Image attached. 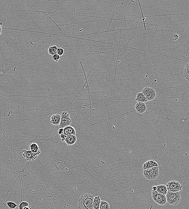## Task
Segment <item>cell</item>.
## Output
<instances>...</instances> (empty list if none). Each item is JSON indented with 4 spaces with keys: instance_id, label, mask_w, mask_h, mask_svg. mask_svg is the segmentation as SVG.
<instances>
[{
    "instance_id": "cell-4",
    "label": "cell",
    "mask_w": 189,
    "mask_h": 209,
    "mask_svg": "<svg viewBox=\"0 0 189 209\" xmlns=\"http://www.w3.org/2000/svg\"><path fill=\"white\" fill-rule=\"evenodd\" d=\"M152 200L160 206L166 204L167 202L166 195L158 193L156 191H152L151 192Z\"/></svg>"
},
{
    "instance_id": "cell-7",
    "label": "cell",
    "mask_w": 189,
    "mask_h": 209,
    "mask_svg": "<svg viewBox=\"0 0 189 209\" xmlns=\"http://www.w3.org/2000/svg\"><path fill=\"white\" fill-rule=\"evenodd\" d=\"M142 93L145 95L148 101L154 100L156 97V93L155 90L150 87H145L142 90Z\"/></svg>"
},
{
    "instance_id": "cell-10",
    "label": "cell",
    "mask_w": 189,
    "mask_h": 209,
    "mask_svg": "<svg viewBox=\"0 0 189 209\" xmlns=\"http://www.w3.org/2000/svg\"><path fill=\"white\" fill-rule=\"evenodd\" d=\"M77 138L76 135H66L65 142L68 145L71 146L75 143L77 142Z\"/></svg>"
},
{
    "instance_id": "cell-17",
    "label": "cell",
    "mask_w": 189,
    "mask_h": 209,
    "mask_svg": "<svg viewBox=\"0 0 189 209\" xmlns=\"http://www.w3.org/2000/svg\"><path fill=\"white\" fill-rule=\"evenodd\" d=\"M101 202V200L100 197H95L93 202V209H99Z\"/></svg>"
},
{
    "instance_id": "cell-5",
    "label": "cell",
    "mask_w": 189,
    "mask_h": 209,
    "mask_svg": "<svg viewBox=\"0 0 189 209\" xmlns=\"http://www.w3.org/2000/svg\"><path fill=\"white\" fill-rule=\"evenodd\" d=\"M61 123L59 126V128H64L68 126H71L72 120L70 118L69 113L67 111H63L61 115Z\"/></svg>"
},
{
    "instance_id": "cell-26",
    "label": "cell",
    "mask_w": 189,
    "mask_h": 209,
    "mask_svg": "<svg viewBox=\"0 0 189 209\" xmlns=\"http://www.w3.org/2000/svg\"><path fill=\"white\" fill-rule=\"evenodd\" d=\"M63 128H60L58 130V134L61 135L62 134H63Z\"/></svg>"
},
{
    "instance_id": "cell-18",
    "label": "cell",
    "mask_w": 189,
    "mask_h": 209,
    "mask_svg": "<svg viewBox=\"0 0 189 209\" xmlns=\"http://www.w3.org/2000/svg\"><path fill=\"white\" fill-rule=\"evenodd\" d=\"M184 77L189 82V62L186 64L184 72Z\"/></svg>"
},
{
    "instance_id": "cell-16",
    "label": "cell",
    "mask_w": 189,
    "mask_h": 209,
    "mask_svg": "<svg viewBox=\"0 0 189 209\" xmlns=\"http://www.w3.org/2000/svg\"><path fill=\"white\" fill-rule=\"evenodd\" d=\"M30 150L34 153H37L38 152H40L39 147L38 145L36 143H31L29 146Z\"/></svg>"
},
{
    "instance_id": "cell-20",
    "label": "cell",
    "mask_w": 189,
    "mask_h": 209,
    "mask_svg": "<svg viewBox=\"0 0 189 209\" xmlns=\"http://www.w3.org/2000/svg\"><path fill=\"white\" fill-rule=\"evenodd\" d=\"M110 206L109 204L105 201H101L99 209H109Z\"/></svg>"
},
{
    "instance_id": "cell-25",
    "label": "cell",
    "mask_w": 189,
    "mask_h": 209,
    "mask_svg": "<svg viewBox=\"0 0 189 209\" xmlns=\"http://www.w3.org/2000/svg\"><path fill=\"white\" fill-rule=\"evenodd\" d=\"M60 137L61 138L62 141L63 142L65 141V138L66 135L65 134H62L61 135H60Z\"/></svg>"
},
{
    "instance_id": "cell-23",
    "label": "cell",
    "mask_w": 189,
    "mask_h": 209,
    "mask_svg": "<svg viewBox=\"0 0 189 209\" xmlns=\"http://www.w3.org/2000/svg\"><path fill=\"white\" fill-rule=\"evenodd\" d=\"M64 52H65V51H64L63 48H58L57 53V54L59 55L60 56H63L64 54Z\"/></svg>"
},
{
    "instance_id": "cell-21",
    "label": "cell",
    "mask_w": 189,
    "mask_h": 209,
    "mask_svg": "<svg viewBox=\"0 0 189 209\" xmlns=\"http://www.w3.org/2000/svg\"><path fill=\"white\" fill-rule=\"evenodd\" d=\"M7 204L10 208L12 209H15L16 208L18 207V206H19L14 202H7Z\"/></svg>"
},
{
    "instance_id": "cell-27",
    "label": "cell",
    "mask_w": 189,
    "mask_h": 209,
    "mask_svg": "<svg viewBox=\"0 0 189 209\" xmlns=\"http://www.w3.org/2000/svg\"><path fill=\"white\" fill-rule=\"evenodd\" d=\"M2 23H0V35L1 34L2 31H3V29H2Z\"/></svg>"
},
{
    "instance_id": "cell-15",
    "label": "cell",
    "mask_w": 189,
    "mask_h": 209,
    "mask_svg": "<svg viewBox=\"0 0 189 209\" xmlns=\"http://www.w3.org/2000/svg\"><path fill=\"white\" fill-rule=\"evenodd\" d=\"M135 100L138 102H143V103H145L148 101L147 98L142 92L137 93Z\"/></svg>"
},
{
    "instance_id": "cell-9",
    "label": "cell",
    "mask_w": 189,
    "mask_h": 209,
    "mask_svg": "<svg viewBox=\"0 0 189 209\" xmlns=\"http://www.w3.org/2000/svg\"><path fill=\"white\" fill-rule=\"evenodd\" d=\"M135 108L138 113L143 114L147 111V107L144 103L138 102L135 105Z\"/></svg>"
},
{
    "instance_id": "cell-24",
    "label": "cell",
    "mask_w": 189,
    "mask_h": 209,
    "mask_svg": "<svg viewBox=\"0 0 189 209\" xmlns=\"http://www.w3.org/2000/svg\"><path fill=\"white\" fill-rule=\"evenodd\" d=\"M52 58L55 61L58 62L60 59V56L57 54L52 56Z\"/></svg>"
},
{
    "instance_id": "cell-12",
    "label": "cell",
    "mask_w": 189,
    "mask_h": 209,
    "mask_svg": "<svg viewBox=\"0 0 189 209\" xmlns=\"http://www.w3.org/2000/svg\"><path fill=\"white\" fill-rule=\"evenodd\" d=\"M61 115L59 114L53 115L51 117L50 122L54 126L59 125L61 123Z\"/></svg>"
},
{
    "instance_id": "cell-28",
    "label": "cell",
    "mask_w": 189,
    "mask_h": 209,
    "mask_svg": "<svg viewBox=\"0 0 189 209\" xmlns=\"http://www.w3.org/2000/svg\"><path fill=\"white\" fill-rule=\"evenodd\" d=\"M23 209H31V208L30 206L27 207H25Z\"/></svg>"
},
{
    "instance_id": "cell-14",
    "label": "cell",
    "mask_w": 189,
    "mask_h": 209,
    "mask_svg": "<svg viewBox=\"0 0 189 209\" xmlns=\"http://www.w3.org/2000/svg\"><path fill=\"white\" fill-rule=\"evenodd\" d=\"M156 192L158 193L161 194L163 195H166L167 192H168V190H167V187L166 185H157L156 186Z\"/></svg>"
},
{
    "instance_id": "cell-1",
    "label": "cell",
    "mask_w": 189,
    "mask_h": 209,
    "mask_svg": "<svg viewBox=\"0 0 189 209\" xmlns=\"http://www.w3.org/2000/svg\"><path fill=\"white\" fill-rule=\"evenodd\" d=\"M94 196L90 194H84L81 196L78 201L79 209H93Z\"/></svg>"
},
{
    "instance_id": "cell-19",
    "label": "cell",
    "mask_w": 189,
    "mask_h": 209,
    "mask_svg": "<svg viewBox=\"0 0 189 209\" xmlns=\"http://www.w3.org/2000/svg\"><path fill=\"white\" fill-rule=\"evenodd\" d=\"M58 48L56 45L51 46L48 49V53L50 55L57 54V53Z\"/></svg>"
},
{
    "instance_id": "cell-2",
    "label": "cell",
    "mask_w": 189,
    "mask_h": 209,
    "mask_svg": "<svg viewBox=\"0 0 189 209\" xmlns=\"http://www.w3.org/2000/svg\"><path fill=\"white\" fill-rule=\"evenodd\" d=\"M167 202L171 206H176L179 204L181 200L180 192H171L168 191L166 195Z\"/></svg>"
},
{
    "instance_id": "cell-8",
    "label": "cell",
    "mask_w": 189,
    "mask_h": 209,
    "mask_svg": "<svg viewBox=\"0 0 189 209\" xmlns=\"http://www.w3.org/2000/svg\"><path fill=\"white\" fill-rule=\"evenodd\" d=\"M23 157L27 161H33L37 159L39 155H40L41 152L37 153H32L30 150L27 151L26 149L23 150Z\"/></svg>"
},
{
    "instance_id": "cell-22",
    "label": "cell",
    "mask_w": 189,
    "mask_h": 209,
    "mask_svg": "<svg viewBox=\"0 0 189 209\" xmlns=\"http://www.w3.org/2000/svg\"><path fill=\"white\" fill-rule=\"evenodd\" d=\"M29 206V204L27 202H22L18 206L19 209H23L25 207Z\"/></svg>"
},
{
    "instance_id": "cell-3",
    "label": "cell",
    "mask_w": 189,
    "mask_h": 209,
    "mask_svg": "<svg viewBox=\"0 0 189 209\" xmlns=\"http://www.w3.org/2000/svg\"><path fill=\"white\" fill-rule=\"evenodd\" d=\"M143 175L144 177L148 180H155L159 175V167H153L150 169L144 170Z\"/></svg>"
},
{
    "instance_id": "cell-11",
    "label": "cell",
    "mask_w": 189,
    "mask_h": 209,
    "mask_svg": "<svg viewBox=\"0 0 189 209\" xmlns=\"http://www.w3.org/2000/svg\"><path fill=\"white\" fill-rule=\"evenodd\" d=\"M158 167V163L154 160H149L147 161L143 164V170L150 169L153 167Z\"/></svg>"
},
{
    "instance_id": "cell-13",
    "label": "cell",
    "mask_w": 189,
    "mask_h": 209,
    "mask_svg": "<svg viewBox=\"0 0 189 209\" xmlns=\"http://www.w3.org/2000/svg\"><path fill=\"white\" fill-rule=\"evenodd\" d=\"M63 129V133L65 134L76 135V130L75 128L72 126H68L64 128Z\"/></svg>"
},
{
    "instance_id": "cell-6",
    "label": "cell",
    "mask_w": 189,
    "mask_h": 209,
    "mask_svg": "<svg viewBox=\"0 0 189 209\" xmlns=\"http://www.w3.org/2000/svg\"><path fill=\"white\" fill-rule=\"evenodd\" d=\"M166 186L168 191L171 192H177L182 189L183 187L179 182L175 180L169 181Z\"/></svg>"
}]
</instances>
